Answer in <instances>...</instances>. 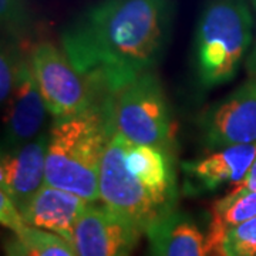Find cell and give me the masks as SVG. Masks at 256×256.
I'll use <instances>...</instances> for the list:
<instances>
[{
    "instance_id": "obj_14",
    "label": "cell",
    "mask_w": 256,
    "mask_h": 256,
    "mask_svg": "<svg viewBox=\"0 0 256 256\" xmlns=\"http://www.w3.org/2000/svg\"><path fill=\"white\" fill-rule=\"evenodd\" d=\"M256 218V191L235 186L222 200L216 201L210 210V232L206 235V246L212 250L226 229L242 222Z\"/></svg>"
},
{
    "instance_id": "obj_1",
    "label": "cell",
    "mask_w": 256,
    "mask_h": 256,
    "mask_svg": "<svg viewBox=\"0 0 256 256\" xmlns=\"http://www.w3.org/2000/svg\"><path fill=\"white\" fill-rule=\"evenodd\" d=\"M172 0H101L62 34V48L102 97H111L162 58Z\"/></svg>"
},
{
    "instance_id": "obj_6",
    "label": "cell",
    "mask_w": 256,
    "mask_h": 256,
    "mask_svg": "<svg viewBox=\"0 0 256 256\" xmlns=\"http://www.w3.org/2000/svg\"><path fill=\"white\" fill-rule=\"evenodd\" d=\"M28 60L47 110L54 118L77 116L104 98L63 48L42 42L32 48Z\"/></svg>"
},
{
    "instance_id": "obj_16",
    "label": "cell",
    "mask_w": 256,
    "mask_h": 256,
    "mask_svg": "<svg viewBox=\"0 0 256 256\" xmlns=\"http://www.w3.org/2000/svg\"><path fill=\"white\" fill-rule=\"evenodd\" d=\"M210 254L214 256H256V218L226 229Z\"/></svg>"
},
{
    "instance_id": "obj_12",
    "label": "cell",
    "mask_w": 256,
    "mask_h": 256,
    "mask_svg": "<svg viewBox=\"0 0 256 256\" xmlns=\"http://www.w3.org/2000/svg\"><path fill=\"white\" fill-rule=\"evenodd\" d=\"M90 204L76 194L44 184L22 215L28 226L53 232L73 245L76 224Z\"/></svg>"
},
{
    "instance_id": "obj_15",
    "label": "cell",
    "mask_w": 256,
    "mask_h": 256,
    "mask_svg": "<svg viewBox=\"0 0 256 256\" xmlns=\"http://www.w3.org/2000/svg\"><path fill=\"white\" fill-rule=\"evenodd\" d=\"M9 256H77L74 246L53 232L26 226L8 249Z\"/></svg>"
},
{
    "instance_id": "obj_5",
    "label": "cell",
    "mask_w": 256,
    "mask_h": 256,
    "mask_svg": "<svg viewBox=\"0 0 256 256\" xmlns=\"http://www.w3.org/2000/svg\"><path fill=\"white\" fill-rule=\"evenodd\" d=\"M114 131L132 144L154 146L172 154L171 114L154 72L142 74L111 96Z\"/></svg>"
},
{
    "instance_id": "obj_13",
    "label": "cell",
    "mask_w": 256,
    "mask_h": 256,
    "mask_svg": "<svg viewBox=\"0 0 256 256\" xmlns=\"http://www.w3.org/2000/svg\"><path fill=\"white\" fill-rule=\"evenodd\" d=\"M150 256H210L206 236L185 212L175 210L146 232Z\"/></svg>"
},
{
    "instance_id": "obj_20",
    "label": "cell",
    "mask_w": 256,
    "mask_h": 256,
    "mask_svg": "<svg viewBox=\"0 0 256 256\" xmlns=\"http://www.w3.org/2000/svg\"><path fill=\"white\" fill-rule=\"evenodd\" d=\"M250 4H252V8L255 10V18H256V0H250ZM255 30H256V20H255ZM255 43H254V48H252V52H250V54L248 57V62H246V67H248V72L250 74V78H255L256 80V33H255V40H254Z\"/></svg>"
},
{
    "instance_id": "obj_8",
    "label": "cell",
    "mask_w": 256,
    "mask_h": 256,
    "mask_svg": "<svg viewBox=\"0 0 256 256\" xmlns=\"http://www.w3.org/2000/svg\"><path fill=\"white\" fill-rule=\"evenodd\" d=\"M141 234L127 218L92 202L76 224L73 246L77 256H131Z\"/></svg>"
},
{
    "instance_id": "obj_11",
    "label": "cell",
    "mask_w": 256,
    "mask_h": 256,
    "mask_svg": "<svg viewBox=\"0 0 256 256\" xmlns=\"http://www.w3.org/2000/svg\"><path fill=\"white\" fill-rule=\"evenodd\" d=\"M256 160V144L226 146L214 154L181 164L185 188L194 194L220 190L224 185H238Z\"/></svg>"
},
{
    "instance_id": "obj_18",
    "label": "cell",
    "mask_w": 256,
    "mask_h": 256,
    "mask_svg": "<svg viewBox=\"0 0 256 256\" xmlns=\"http://www.w3.org/2000/svg\"><path fill=\"white\" fill-rule=\"evenodd\" d=\"M0 20L9 36H22L30 23L26 0H0Z\"/></svg>"
},
{
    "instance_id": "obj_4",
    "label": "cell",
    "mask_w": 256,
    "mask_h": 256,
    "mask_svg": "<svg viewBox=\"0 0 256 256\" xmlns=\"http://www.w3.org/2000/svg\"><path fill=\"white\" fill-rule=\"evenodd\" d=\"M250 0H205L195 26L192 62L198 82L215 88L230 82L254 40Z\"/></svg>"
},
{
    "instance_id": "obj_17",
    "label": "cell",
    "mask_w": 256,
    "mask_h": 256,
    "mask_svg": "<svg viewBox=\"0 0 256 256\" xmlns=\"http://www.w3.org/2000/svg\"><path fill=\"white\" fill-rule=\"evenodd\" d=\"M24 57L18 52V47L3 43L2 57H0V100L2 107L9 102L13 90L16 87L22 66L24 63Z\"/></svg>"
},
{
    "instance_id": "obj_19",
    "label": "cell",
    "mask_w": 256,
    "mask_h": 256,
    "mask_svg": "<svg viewBox=\"0 0 256 256\" xmlns=\"http://www.w3.org/2000/svg\"><path fill=\"white\" fill-rule=\"evenodd\" d=\"M0 220L6 228L13 230L14 235L20 234L28 226V224L23 220V215L16 206V204L10 200V196L6 192L3 191H0Z\"/></svg>"
},
{
    "instance_id": "obj_9",
    "label": "cell",
    "mask_w": 256,
    "mask_h": 256,
    "mask_svg": "<svg viewBox=\"0 0 256 256\" xmlns=\"http://www.w3.org/2000/svg\"><path fill=\"white\" fill-rule=\"evenodd\" d=\"M2 151H10L42 134L48 110L38 90L28 57L22 66L16 87L9 102L3 107Z\"/></svg>"
},
{
    "instance_id": "obj_7",
    "label": "cell",
    "mask_w": 256,
    "mask_h": 256,
    "mask_svg": "<svg viewBox=\"0 0 256 256\" xmlns=\"http://www.w3.org/2000/svg\"><path fill=\"white\" fill-rule=\"evenodd\" d=\"M202 142L210 150L256 144V80L250 78L200 117Z\"/></svg>"
},
{
    "instance_id": "obj_10",
    "label": "cell",
    "mask_w": 256,
    "mask_h": 256,
    "mask_svg": "<svg viewBox=\"0 0 256 256\" xmlns=\"http://www.w3.org/2000/svg\"><path fill=\"white\" fill-rule=\"evenodd\" d=\"M48 131L10 151H2L0 186L18 210H24L46 184V156Z\"/></svg>"
},
{
    "instance_id": "obj_21",
    "label": "cell",
    "mask_w": 256,
    "mask_h": 256,
    "mask_svg": "<svg viewBox=\"0 0 256 256\" xmlns=\"http://www.w3.org/2000/svg\"><path fill=\"white\" fill-rule=\"evenodd\" d=\"M235 186H242V188H246L250 191H256V160L254 161L252 166L249 168L246 176Z\"/></svg>"
},
{
    "instance_id": "obj_2",
    "label": "cell",
    "mask_w": 256,
    "mask_h": 256,
    "mask_svg": "<svg viewBox=\"0 0 256 256\" xmlns=\"http://www.w3.org/2000/svg\"><path fill=\"white\" fill-rule=\"evenodd\" d=\"M100 201L146 234L176 208L172 154L112 134L100 168Z\"/></svg>"
},
{
    "instance_id": "obj_3",
    "label": "cell",
    "mask_w": 256,
    "mask_h": 256,
    "mask_svg": "<svg viewBox=\"0 0 256 256\" xmlns=\"http://www.w3.org/2000/svg\"><path fill=\"white\" fill-rule=\"evenodd\" d=\"M112 134L111 97L77 116L54 118L47 141L46 185L100 201L101 161Z\"/></svg>"
}]
</instances>
